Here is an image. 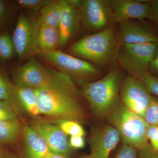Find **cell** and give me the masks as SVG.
Masks as SVG:
<instances>
[{
  "label": "cell",
  "mask_w": 158,
  "mask_h": 158,
  "mask_svg": "<svg viewBox=\"0 0 158 158\" xmlns=\"http://www.w3.org/2000/svg\"><path fill=\"white\" fill-rule=\"evenodd\" d=\"M19 113L9 101H0V121L18 119Z\"/></svg>",
  "instance_id": "obj_23"
},
{
  "label": "cell",
  "mask_w": 158,
  "mask_h": 158,
  "mask_svg": "<svg viewBox=\"0 0 158 158\" xmlns=\"http://www.w3.org/2000/svg\"><path fill=\"white\" fill-rule=\"evenodd\" d=\"M9 12V8L5 1L0 0V25L6 19Z\"/></svg>",
  "instance_id": "obj_33"
},
{
  "label": "cell",
  "mask_w": 158,
  "mask_h": 158,
  "mask_svg": "<svg viewBox=\"0 0 158 158\" xmlns=\"http://www.w3.org/2000/svg\"><path fill=\"white\" fill-rule=\"evenodd\" d=\"M23 127L18 119L0 121V144L16 141L22 134Z\"/></svg>",
  "instance_id": "obj_19"
},
{
  "label": "cell",
  "mask_w": 158,
  "mask_h": 158,
  "mask_svg": "<svg viewBox=\"0 0 158 158\" xmlns=\"http://www.w3.org/2000/svg\"><path fill=\"white\" fill-rule=\"evenodd\" d=\"M78 13L80 23L90 34L103 31L116 23L111 0H81Z\"/></svg>",
  "instance_id": "obj_6"
},
{
  "label": "cell",
  "mask_w": 158,
  "mask_h": 158,
  "mask_svg": "<svg viewBox=\"0 0 158 158\" xmlns=\"http://www.w3.org/2000/svg\"><path fill=\"white\" fill-rule=\"evenodd\" d=\"M50 69V81L43 88L35 89L40 115L55 120L83 121L85 118V112L80 103V94L72 79Z\"/></svg>",
  "instance_id": "obj_1"
},
{
  "label": "cell",
  "mask_w": 158,
  "mask_h": 158,
  "mask_svg": "<svg viewBox=\"0 0 158 158\" xmlns=\"http://www.w3.org/2000/svg\"><path fill=\"white\" fill-rule=\"evenodd\" d=\"M149 126H158V99L152 97V99L144 116Z\"/></svg>",
  "instance_id": "obj_25"
},
{
  "label": "cell",
  "mask_w": 158,
  "mask_h": 158,
  "mask_svg": "<svg viewBox=\"0 0 158 158\" xmlns=\"http://www.w3.org/2000/svg\"><path fill=\"white\" fill-rule=\"evenodd\" d=\"M40 26L38 18L25 14L19 16L12 39L20 59L31 58L39 52L37 36Z\"/></svg>",
  "instance_id": "obj_8"
},
{
  "label": "cell",
  "mask_w": 158,
  "mask_h": 158,
  "mask_svg": "<svg viewBox=\"0 0 158 158\" xmlns=\"http://www.w3.org/2000/svg\"><path fill=\"white\" fill-rule=\"evenodd\" d=\"M37 55L56 66L60 72L71 78L78 79L83 83L85 79L95 76L99 73L98 68L90 62L61 51L39 50Z\"/></svg>",
  "instance_id": "obj_7"
},
{
  "label": "cell",
  "mask_w": 158,
  "mask_h": 158,
  "mask_svg": "<svg viewBox=\"0 0 158 158\" xmlns=\"http://www.w3.org/2000/svg\"><path fill=\"white\" fill-rule=\"evenodd\" d=\"M13 77L15 86L37 89L48 84L52 74L50 68H46L33 56L24 65L16 69Z\"/></svg>",
  "instance_id": "obj_10"
},
{
  "label": "cell",
  "mask_w": 158,
  "mask_h": 158,
  "mask_svg": "<svg viewBox=\"0 0 158 158\" xmlns=\"http://www.w3.org/2000/svg\"><path fill=\"white\" fill-rule=\"evenodd\" d=\"M60 11L59 1H52L40 11L38 17L40 24L59 29Z\"/></svg>",
  "instance_id": "obj_20"
},
{
  "label": "cell",
  "mask_w": 158,
  "mask_h": 158,
  "mask_svg": "<svg viewBox=\"0 0 158 158\" xmlns=\"http://www.w3.org/2000/svg\"><path fill=\"white\" fill-rule=\"evenodd\" d=\"M107 116L123 143L129 144L137 150L148 144L147 132L149 125L144 118L123 104H117Z\"/></svg>",
  "instance_id": "obj_4"
},
{
  "label": "cell",
  "mask_w": 158,
  "mask_h": 158,
  "mask_svg": "<svg viewBox=\"0 0 158 158\" xmlns=\"http://www.w3.org/2000/svg\"><path fill=\"white\" fill-rule=\"evenodd\" d=\"M4 155H3V151L1 144H0V158H4Z\"/></svg>",
  "instance_id": "obj_36"
},
{
  "label": "cell",
  "mask_w": 158,
  "mask_h": 158,
  "mask_svg": "<svg viewBox=\"0 0 158 158\" xmlns=\"http://www.w3.org/2000/svg\"><path fill=\"white\" fill-rule=\"evenodd\" d=\"M21 158H45L50 152L44 139L30 126H23Z\"/></svg>",
  "instance_id": "obj_16"
},
{
  "label": "cell",
  "mask_w": 158,
  "mask_h": 158,
  "mask_svg": "<svg viewBox=\"0 0 158 158\" xmlns=\"http://www.w3.org/2000/svg\"><path fill=\"white\" fill-rule=\"evenodd\" d=\"M120 90L123 104L144 118L153 96L142 81L129 76L123 80Z\"/></svg>",
  "instance_id": "obj_9"
},
{
  "label": "cell",
  "mask_w": 158,
  "mask_h": 158,
  "mask_svg": "<svg viewBox=\"0 0 158 158\" xmlns=\"http://www.w3.org/2000/svg\"><path fill=\"white\" fill-rule=\"evenodd\" d=\"M119 44L158 42V33L141 20H130L119 23L117 32Z\"/></svg>",
  "instance_id": "obj_11"
},
{
  "label": "cell",
  "mask_w": 158,
  "mask_h": 158,
  "mask_svg": "<svg viewBox=\"0 0 158 158\" xmlns=\"http://www.w3.org/2000/svg\"></svg>",
  "instance_id": "obj_39"
},
{
  "label": "cell",
  "mask_w": 158,
  "mask_h": 158,
  "mask_svg": "<svg viewBox=\"0 0 158 158\" xmlns=\"http://www.w3.org/2000/svg\"><path fill=\"white\" fill-rule=\"evenodd\" d=\"M15 52L12 38L7 34L0 35V61L5 62L11 59Z\"/></svg>",
  "instance_id": "obj_22"
},
{
  "label": "cell",
  "mask_w": 158,
  "mask_h": 158,
  "mask_svg": "<svg viewBox=\"0 0 158 158\" xmlns=\"http://www.w3.org/2000/svg\"><path fill=\"white\" fill-rule=\"evenodd\" d=\"M120 138L117 130L111 126L95 130L90 139V158H109Z\"/></svg>",
  "instance_id": "obj_14"
},
{
  "label": "cell",
  "mask_w": 158,
  "mask_h": 158,
  "mask_svg": "<svg viewBox=\"0 0 158 158\" xmlns=\"http://www.w3.org/2000/svg\"><path fill=\"white\" fill-rule=\"evenodd\" d=\"M157 44L158 46V42ZM148 71L150 72L149 73L158 78V49L157 53L150 65Z\"/></svg>",
  "instance_id": "obj_34"
},
{
  "label": "cell",
  "mask_w": 158,
  "mask_h": 158,
  "mask_svg": "<svg viewBox=\"0 0 158 158\" xmlns=\"http://www.w3.org/2000/svg\"><path fill=\"white\" fill-rule=\"evenodd\" d=\"M140 80L151 94L158 97V78L148 72L144 74Z\"/></svg>",
  "instance_id": "obj_26"
},
{
  "label": "cell",
  "mask_w": 158,
  "mask_h": 158,
  "mask_svg": "<svg viewBox=\"0 0 158 158\" xmlns=\"http://www.w3.org/2000/svg\"><path fill=\"white\" fill-rule=\"evenodd\" d=\"M79 158H90V156L89 155L84 156L81 157Z\"/></svg>",
  "instance_id": "obj_37"
},
{
  "label": "cell",
  "mask_w": 158,
  "mask_h": 158,
  "mask_svg": "<svg viewBox=\"0 0 158 158\" xmlns=\"http://www.w3.org/2000/svg\"><path fill=\"white\" fill-rule=\"evenodd\" d=\"M115 158H138V150L129 144L123 143Z\"/></svg>",
  "instance_id": "obj_28"
},
{
  "label": "cell",
  "mask_w": 158,
  "mask_h": 158,
  "mask_svg": "<svg viewBox=\"0 0 158 158\" xmlns=\"http://www.w3.org/2000/svg\"><path fill=\"white\" fill-rule=\"evenodd\" d=\"M30 126L44 139L50 152L66 157L69 155L71 147L67 135L57 125L37 119L31 122Z\"/></svg>",
  "instance_id": "obj_12"
},
{
  "label": "cell",
  "mask_w": 158,
  "mask_h": 158,
  "mask_svg": "<svg viewBox=\"0 0 158 158\" xmlns=\"http://www.w3.org/2000/svg\"><path fill=\"white\" fill-rule=\"evenodd\" d=\"M122 81L120 72L114 69L98 81L83 83L82 95L96 116L107 115L118 104Z\"/></svg>",
  "instance_id": "obj_2"
},
{
  "label": "cell",
  "mask_w": 158,
  "mask_h": 158,
  "mask_svg": "<svg viewBox=\"0 0 158 158\" xmlns=\"http://www.w3.org/2000/svg\"><path fill=\"white\" fill-rule=\"evenodd\" d=\"M14 158L13 157H7V158Z\"/></svg>",
  "instance_id": "obj_38"
},
{
  "label": "cell",
  "mask_w": 158,
  "mask_h": 158,
  "mask_svg": "<svg viewBox=\"0 0 158 158\" xmlns=\"http://www.w3.org/2000/svg\"><path fill=\"white\" fill-rule=\"evenodd\" d=\"M55 122L66 135L83 137L85 136V130L78 122L67 119L55 120Z\"/></svg>",
  "instance_id": "obj_21"
},
{
  "label": "cell",
  "mask_w": 158,
  "mask_h": 158,
  "mask_svg": "<svg viewBox=\"0 0 158 158\" xmlns=\"http://www.w3.org/2000/svg\"><path fill=\"white\" fill-rule=\"evenodd\" d=\"M52 0H16L14 1L15 6L34 11H40Z\"/></svg>",
  "instance_id": "obj_24"
},
{
  "label": "cell",
  "mask_w": 158,
  "mask_h": 158,
  "mask_svg": "<svg viewBox=\"0 0 158 158\" xmlns=\"http://www.w3.org/2000/svg\"><path fill=\"white\" fill-rule=\"evenodd\" d=\"M111 2L116 23L148 19L151 1L111 0Z\"/></svg>",
  "instance_id": "obj_15"
},
{
  "label": "cell",
  "mask_w": 158,
  "mask_h": 158,
  "mask_svg": "<svg viewBox=\"0 0 158 158\" xmlns=\"http://www.w3.org/2000/svg\"><path fill=\"white\" fill-rule=\"evenodd\" d=\"M59 31L60 47L65 46L77 34L79 28L78 8L81 0H60Z\"/></svg>",
  "instance_id": "obj_13"
},
{
  "label": "cell",
  "mask_w": 158,
  "mask_h": 158,
  "mask_svg": "<svg viewBox=\"0 0 158 158\" xmlns=\"http://www.w3.org/2000/svg\"><path fill=\"white\" fill-rule=\"evenodd\" d=\"M9 101L19 113L22 111L31 116L40 115L35 89L13 85Z\"/></svg>",
  "instance_id": "obj_17"
},
{
  "label": "cell",
  "mask_w": 158,
  "mask_h": 158,
  "mask_svg": "<svg viewBox=\"0 0 158 158\" xmlns=\"http://www.w3.org/2000/svg\"><path fill=\"white\" fill-rule=\"evenodd\" d=\"M59 29L40 25L37 36V45L40 51L55 50L60 46Z\"/></svg>",
  "instance_id": "obj_18"
},
{
  "label": "cell",
  "mask_w": 158,
  "mask_h": 158,
  "mask_svg": "<svg viewBox=\"0 0 158 158\" xmlns=\"http://www.w3.org/2000/svg\"><path fill=\"white\" fill-rule=\"evenodd\" d=\"M69 144L71 148L81 149L85 147V140L83 136H72L69 139Z\"/></svg>",
  "instance_id": "obj_32"
},
{
  "label": "cell",
  "mask_w": 158,
  "mask_h": 158,
  "mask_svg": "<svg viewBox=\"0 0 158 158\" xmlns=\"http://www.w3.org/2000/svg\"><path fill=\"white\" fill-rule=\"evenodd\" d=\"M157 43L119 44L116 59L130 76L140 79L148 72L150 65L157 53Z\"/></svg>",
  "instance_id": "obj_5"
},
{
  "label": "cell",
  "mask_w": 158,
  "mask_h": 158,
  "mask_svg": "<svg viewBox=\"0 0 158 158\" xmlns=\"http://www.w3.org/2000/svg\"><path fill=\"white\" fill-rule=\"evenodd\" d=\"M45 158H68V157L50 152Z\"/></svg>",
  "instance_id": "obj_35"
},
{
  "label": "cell",
  "mask_w": 158,
  "mask_h": 158,
  "mask_svg": "<svg viewBox=\"0 0 158 158\" xmlns=\"http://www.w3.org/2000/svg\"><path fill=\"white\" fill-rule=\"evenodd\" d=\"M117 41V34L112 26L81 38L71 46L69 51L80 59L104 64L116 54Z\"/></svg>",
  "instance_id": "obj_3"
},
{
  "label": "cell",
  "mask_w": 158,
  "mask_h": 158,
  "mask_svg": "<svg viewBox=\"0 0 158 158\" xmlns=\"http://www.w3.org/2000/svg\"><path fill=\"white\" fill-rule=\"evenodd\" d=\"M148 140L150 141V145L153 149L158 152V127L149 126L147 132Z\"/></svg>",
  "instance_id": "obj_29"
},
{
  "label": "cell",
  "mask_w": 158,
  "mask_h": 158,
  "mask_svg": "<svg viewBox=\"0 0 158 158\" xmlns=\"http://www.w3.org/2000/svg\"><path fill=\"white\" fill-rule=\"evenodd\" d=\"M138 151V158H158V152L153 149L149 143Z\"/></svg>",
  "instance_id": "obj_30"
},
{
  "label": "cell",
  "mask_w": 158,
  "mask_h": 158,
  "mask_svg": "<svg viewBox=\"0 0 158 158\" xmlns=\"http://www.w3.org/2000/svg\"><path fill=\"white\" fill-rule=\"evenodd\" d=\"M13 86L0 72V101H9Z\"/></svg>",
  "instance_id": "obj_27"
},
{
  "label": "cell",
  "mask_w": 158,
  "mask_h": 158,
  "mask_svg": "<svg viewBox=\"0 0 158 158\" xmlns=\"http://www.w3.org/2000/svg\"><path fill=\"white\" fill-rule=\"evenodd\" d=\"M148 19L155 23L158 30V0L151 1Z\"/></svg>",
  "instance_id": "obj_31"
}]
</instances>
